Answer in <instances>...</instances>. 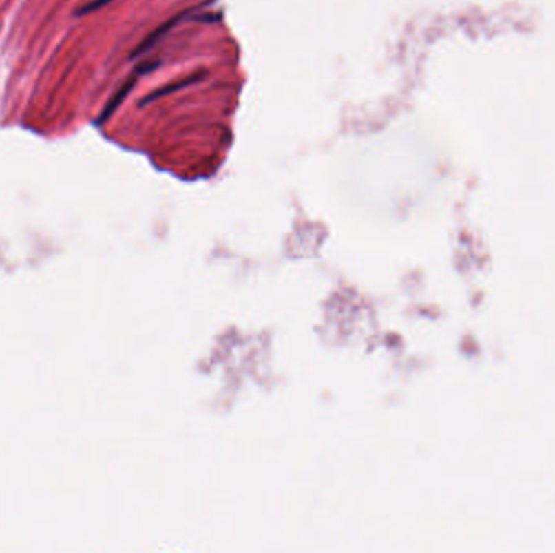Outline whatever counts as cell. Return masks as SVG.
Masks as SVG:
<instances>
[{
	"label": "cell",
	"instance_id": "3",
	"mask_svg": "<svg viewBox=\"0 0 555 553\" xmlns=\"http://www.w3.org/2000/svg\"><path fill=\"white\" fill-rule=\"evenodd\" d=\"M109 2H112V0H93V2H90L88 6H85L83 8H80V10H78V15H86V13L98 10V8H101V7H104V6H107Z\"/></svg>",
	"mask_w": 555,
	"mask_h": 553
},
{
	"label": "cell",
	"instance_id": "1",
	"mask_svg": "<svg viewBox=\"0 0 555 553\" xmlns=\"http://www.w3.org/2000/svg\"><path fill=\"white\" fill-rule=\"evenodd\" d=\"M207 75H208L207 70L197 72V73H195V75L189 76V79H185V80H182V81H177V83L166 85L165 88H159V90L154 91V93H151L149 96H147V98H143L142 101H140V106H147V104L151 103V101H156V99H159V98H163V96H167V94H171V93H176V91H180V90L187 88V86H192V85H195V83H198V81H202Z\"/></svg>",
	"mask_w": 555,
	"mask_h": 553
},
{
	"label": "cell",
	"instance_id": "2",
	"mask_svg": "<svg viewBox=\"0 0 555 553\" xmlns=\"http://www.w3.org/2000/svg\"><path fill=\"white\" fill-rule=\"evenodd\" d=\"M136 75H138V73H136ZM136 75H135V76H132V79L127 80V81H125V85L122 86V88H121L119 91H117L116 94H114V98H112L111 101H109V103H107V106L104 107V111L101 112V116H99V118H98V123H99V125H101V123L106 122L107 118L111 117L112 114L117 111V107L121 106V104H122V101H124V99L127 98V94H129L130 91H132V88H134V86H135V83H136Z\"/></svg>",
	"mask_w": 555,
	"mask_h": 553
}]
</instances>
